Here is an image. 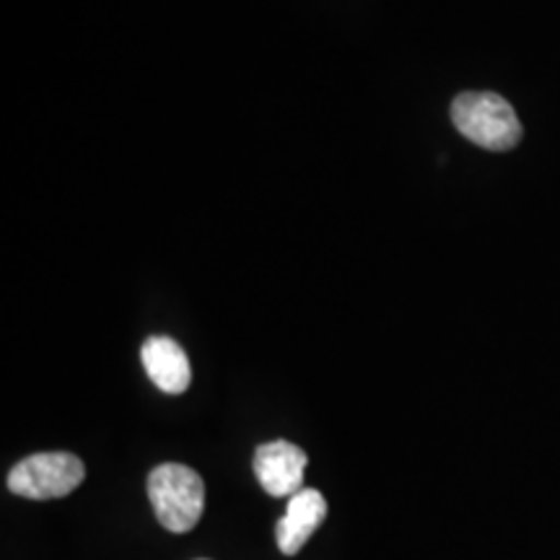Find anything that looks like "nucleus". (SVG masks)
<instances>
[{"instance_id":"f03ea898","label":"nucleus","mask_w":560,"mask_h":560,"mask_svg":"<svg viewBox=\"0 0 560 560\" xmlns=\"http://www.w3.org/2000/svg\"><path fill=\"white\" fill-rule=\"evenodd\" d=\"M452 122L462 136L488 151H509L522 140V122L503 96L465 91L452 104Z\"/></svg>"},{"instance_id":"7ed1b4c3","label":"nucleus","mask_w":560,"mask_h":560,"mask_svg":"<svg viewBox=\"0 0 560 560\" xmlns=\"http://www.w3.org/2000/svg\"><path fill=\"white\" fill-rule=\"evenodd\" d=\"M86 478L83 462L70 452H39L9 472V490L32 501L66 499Z\"/></svg>"},{"instance_id":"f257e3e1","label":"nucleus","mask_w":560,"mask_h":560,"mask_svg":"<svg viewBox=\"0 0 560 560\" xmlns=\"http://www.w3.org/2000/svg\"><path fill=\"white\" fill-rule=\"evenodd\" d=\"M149 499L161 527L185 535L198 527L206 509V482L192 467L166 462L149 475Z\"/></svg>"},{"instance_id":"20e7f679","label":"nucleus","mask_w":560,"mask_h":560,"mask_svg":"<svg viewBox=\"0 0 560 560\" xmlns=\"http://www.w3.org/2000/svg\"><path fill=\"white\" fill-rule=\"evenodd\" d=\"M306 452L291 441H268L255 452V475L272 499L296 495L304 486Z\"/></svg>"},{"instance_id":"39448f33","label":"nucleus","mask_w":560,"mask_h":560,"mask_svg":"<svg viewBox=\"0 0 560 560\" xmlns=\"http://www.w3.org/2000/svg\"><path fill=\"white\" fill-rule=\"evenodd\" d=\"M327 516V501L319 490L301 488L296 495H291L285 516L276 527V542L283 556H296V552L310 542V537Z\"/></svg>"},{"instance_id":"423d86ee","label":"nucleus","mask_w":560,"mask_h":560,"mask_svg":"<svg viewBox=\"0 0 560 560\" xmlns=\"http://www.w3.org/2000/svg\"><path fill=\"white\" fill-rule=\"evenodd\" d=\"M140 359H143L149 380L161 392H166V395H182V392L190 387V359H187L185 348L177 340L164 338V335H153V338L143 342Z\"/></svg>"}]
</instances>
